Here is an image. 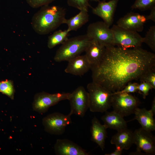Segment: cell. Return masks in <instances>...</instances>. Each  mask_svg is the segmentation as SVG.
<instances>
[{
  "label": "cell",
  "instance_id": "cell-3",
  "mask_svg": "<svg viewBox=\"0 0 155 155\" xmlns=\"http://www.w3.org/2000/svg\"><path fill=\"white\" fill-rule=\"evenodd\" d=\"M91 40L86 34L68 38L57 50L54 60L57 62L68 61L80 55L85 52Z\"/></svg>",
  "mask_w": 155,
  "mask_h": 155
},
{
  "label": "cell",
  "instance_id": "cell-19",
  "mask_svg": "<svg viewBox=\"0 0 155 155\" xmlns=\"http://www.w3.org/2000/svg\"><path fill=\"white\" fill-rule=\"evenodd\" d=\"M107 129L104 124L100 123L96 117L92 119L91 128V140L96 143L102 150L104 148L107 137Z\"/></svg>",
  "mask_w": 155,
  "mask_h": 155
},
{
  "label": "cell",
  "instance_id": "cell-21",
  "mask_svg": "<svg viewBox=\"0 0 155 155\" xmlns=\"http://www.w3.org/2000/svg\"><path fill=\"white\" fill-rule=\"evenodd\" d=\"M88 11L81 10L74 16L69 19H66L64 24L68 27L67 29L70 32L77 31L87 23L89 20Z\"/></svg>",
  "mask_w": 155,
  "mask_h": 155
},
{
  "label": "cell",
  "instance_id": "cell-12",
  "mask_svg": "<svg viewBox=\"0 0 155 155\" xmlns=\"http://www.w3.org/2000/svg\"><path fill=\"white\" fill-rule=\"evenodd\" d=\"M146 21V16L131 12L120 18L117 25L127 30L140 32L143 30Z\"/></svg>",
  "mask_w": 155,
  "mask_h": 155
},
{
  "label": "cell",
  "instance_id": "cell-20",
  "mask_svg": "<svg viewBox=\"0 0 155 155\" xmlns=\"http://www.w3.org/2000/svg\"><path fill=\"white\" fill-rule=\"evenodd\" d=\"M134 114L135 116L133 120H137L142 128L150 132L155 130L154 115L150 110H148L145 108H140L138 107Z\"/></svg>",
  "mask_w": 155,
  "mask_h": 155
},
{
  "label": "cell",
  "instance_id": "cell-24",
  "mask_svg": "<svg viewBox=\"0 0 155 155\" xmlns=\"http://www.w3.org/2000/svg\"><path fill=\"white\" fill-rule=\"evenodd\" d=\"M143 42L155 52V26H152L149 29L145 36L143 37Z\"/></svg>",
  "mask_w": 155,
  "mask_h": 155
},
{
  "label": "cell",
  "instance_id": "cell-8",
  "mask_svg": "<svg viewBox=\"0 0 155 155\" xmlns=\"http://www.w3.org/2000/svg\"><path fill=\"white\" fill-rule=\"evenodd\" d=\"M70 93H57L51 94L43 92L35 95L32 106L34 111L40 113L46 112L49 108L59 102L68 100Z\"/></svg>",
  "mask_w": 155,
  "mask_h": 155
},
{
  "label": "cell",
  "instance_id": "cell-31",
  "mask_svg": "<svg viewBox=\"0 0 155 155\" xmlns=\"http://www.w3.org/2000/svg\"><path fill=\"white\" fill-rule=\"evenodd\" d=\"M150 14L146 16V20H151L153 22H155V6L151 9Z\"/></svg>",
  "mask_w": 155,
  "mask_h": 155
},
{
  "label": "cell",
  "instance_id": "cell-2",
  "mask_svg": "<svg viewBox=\"0 0 155 155\" xmlns=\"http://www.w3.org/2000/svg\"><path fill=\"white\" fill-rule=\"evenodd\" d=\"M65 14V9L61 7L49 5L42 6L32 18V28L39 34H48L64 24Z\"/></svg>",
  "mask_w": 155,
  "mask_h": 155
},
{
  "label": "cell",
  "instance_id": "cell-9",
  "mask_svg": "<svg viewBox=\"0 0 155 155\" xmlns=\"http://www.w3.org/2000/svg\"><path fill=\"white\" fill-rule=\"evenodd\" d=\"M86 34L91 40L97 41L105 46H113V35L111 28L103 21L90 24Z\"/></svg>",
  "mask_w": 155,
  "mask_h": 155
},
{
  "label": "cell",
  "instance_id": "cell-30",
  "mask_svg": "<svg viewBox=\"0 0 155 155\" xmlns=\"http://www.w3.org/2000/svg\"><path fill=\"white\" fill-rule=\"evenodd\" d=\"M139 84L137 83L129 82L126 86L121 90L115 92V93H134L137 91Z\"/></svg>",
  "mask_w": 155,
  "mask_h": 155
},
{
  "label": "cell",
  "instance_id": "cell-1",
  "mask_svg": "<svg viewBox=\"0 0 155 155\" xmlns=\"http://www.w3.org/2000/svg\"><path fill=\"white\" fill-rule=\"evenodd\" d=\"M105 47L101 61L91 67L92 81L113 93L121 90L129 82L140 80L155 69V54L141 47Z\"/></svg>",
  "mask_w": 155,
  "mask_h": 155
},
{
  "label": "cell",
  "instance_id": "cell-7",
  "mask_svg": "<svg viewBox=\"0 0 155 155\" xmlns=\"http://www.w3.org/2000/svg\"><path fill=\"white\" fill-rule=\"evenodd\" d=\"M55 112L48 115L42 120V124L47 133L53 135H60L64 133L66 127L71 123V116Z\"/></svg>",
  "mask_w": 155,
  "mask_h": 155
},
{
  "label": "cell",
  "instance_id": "cell-5",
  "mask_svg": "<svg viewBox=\"0 0 155 155\" xmlns=\"http://www.w3.org/2000/svg\"><path fill=\"white\" fill-rule=\"evenodd\" d=\"M113 35V46L125 49L140 47L143 37L138 32L127 30L117 25L111 28Z\"/></svg>",
  "mask_w": 155,
  "mask_h": 155
},
{
  "label": "cell",
  "instance_id": "cell-10",
  "mask_svg": "<svg viewBox=\"0 0 155 155\" xmlns=\"http://www.w3.org/2000/svg\"><path fill=\"white\" fill-rule=\"evenodd\" d=\"M133 133L134 144L137 146L134 154H155V137L151 132L141 127L136 129Z\"/></svg>",
  "mask_w": 155,
  "mask_h": 155
},
{
  "label": "cell",
  "instance_id": "cell-11",
  "mask_svg": "<svg viewBox=\"0 0 155 155\" xmlns=\"http://www.w3.org/2000/svg\"><path fill=\"white\" fill-rule=\"evenodd\" d=\"M68 100L70 106V113L83 117L89 105L88 93L85 88L82 86L77 87L71 93Z\"/></svg>",
  "mask_w": 155,
  "mask_h": 155
},
{
  "label": "cell",
  "instance_id": "cell-15",
  "mask_svg": "<svg viewBox=\"0 0 155 155\" xmlns=\"http://www.w3.org/2000/svg\"><path fill=\"white\" fill-rule=\"evenodd\" d=\"M68 61L65 72L75 75H83L91 67V65L85 55H79Z\"/></svg>",
  "mask_w": 155,
  "mask_h": 155
},
{
  "label": "cell",
  "instance_id": "cell-32",
  "mask_svg": "<svg viewBox=\"0 0 155 155\" xmlns=\"http://www.w3.org/2000/svg\"><path fill=\"white\" fill-rule=\"evenodd\" d=\"M122 150L120 149L116 148V149L113 152L105 154L106 155H121L122 153Z\"/></svg>",
  "mask_w": 155,
  "mask_h": 155
},
{
  "label": "cell",
  "instance_id": "cell-26",
  "mask_svg": "<svg viewBox=\"0 0 155 155\" xmlns=\"http://www.w3.org/2000/svg\"><path fill=\"white\" fill-rule=\"evenodd\" d=\"M89 0H67L68 5L76 8L80 11H88L89 7H91L89 3Z\"/></svg>",
  "mask_w": 155,
  "mask_h": 155
},
{
  "label": "cell",
  "instance_id": "cell-27",
  "mask_svg": "<svg viewBox=\"0 0 155 155\" xmlns=\"http://www.w3.org/2000/svg\"><path fill=\"white\" fill-rule=\"evenodd\" d=\"M141 82L148 83L153 89H155V69L146 73L139 80Z\"/></svg>",
  "mask_w": 155,
  "mask_h": 155
},
{
  "label": "cell",
  "instance_id": "cell-17",
  "mask_svg": "<svg viewBox=\"0 0 155 155\" xmlns=\"http://www.w3.org/2000/svg\"><path fill=\"white\" fill-rule=\"evenodd\" d=\"M105 46L97 41L91 40L86 48L85 55L91 65V67L98 64L102 59L105 51Z\"/></svg>",
  "mask_w": 155,
  "mask_h": 155
},
{
  "label": "cell",
  "instance_id": "cell-23",
  "mask_svg": "<svg viewBox=\"0 0 155 155\" xmlns=\"http://www.w3.org/2000/svg\"><path fill=\"white\" fill-rule=\"evenodd\" d=\"M15 92L13 83L11 80H7L0 81V92L13 100Z\"/></svg>",
  "mask_w": 155,
  "mask_h": 155
},
{
  "label": "cell",
  "instance_id": "cell-16",
  "mask_svg": "<svg viewBox=\"0 0 155 155\" xmlns=\"http://www.w3.org/2000/svg\"><path fill=\"white\" fill-rule=\"evenodd\" d=\"M111 143L116 148L127 150L134 144L133 133L127 128L119 131L112 137Z\"/></svg>",
  "mask_w": 155,
  "mask_h": 155
},
{
  "label": "cell",
  "instance_id": "cell-28",
  "mask_svg": "<svg viewBox=\"0 0 155 155\" xmlns=\"http://www.w3.org/2000/svg\"><path fill=\"white\" fill-rule=\"evenodd\" d=\"M153 88L148 83L144 82H141L138 85L137 91L142 95L143 98L145 99L146 96L148 95L150 90Z\"/></svg>",
  "mask_w": 155,
  "mask_h": 155
},
{
  "label": "cell",
  "instance_id": "cell-22",
  "mask_svg": "<svg viewBox=\"0 0 155 155\" xmlns=\"http://www.w3.org/2000/svg\"><path fill=\"white\" fill-rule=\"evenodd\" d=\"M69 32L67 29L55 31L48 37L47 46L50 49L62 44L68 39Z\"/></svg>",
  "mask_w": 155,
  "mask_h": 155
},
{
  "label": "cell",
  "instance_id": "cell-13",
  "mask_svg": "<svg viewBox=\"0 0 155 155\" xmlns=\"http://www.w3.org/2000/svg\"><path fill=\"white\" fill-rule=\"evenodd\" d=\"M119 1H100L96 7L92 8V12L101 18L109 27L113 22L114 14Z\"/></svg>",
  "mask_w": 155,
  "mask_h": 155
},
{
  "label": "cell",
  "instance_id": "cell-34",
  "mask_svg": "<svg viewBox=\"0 0 155 155\" xmlns=\"http://www.w3.org/2000/svg\"><path fill=\"white\" fill-rule=\"evenodd\" d=\"M89 1H96V2H99V1H100V0H89Z\"/></svg>",
  "mask_w": 155,
  "mask_h": 155
},
{
  "label": "cell",
  "instance_id": "cell-25",
  "mask_svg": "<svg viewBox=\"0 0 155 155\" xmlns=\"http://www.w3.org/2000/svg\"><path fill=\"white\" fill-rule=\"evenodd\" d=\"M155 6V0H135L131 8L144 11L151 9Z\"/></svg>",
  "mask_w": 155,
  "mask_h": 155
},
{
  "label": "cell",
  "instance_id": "cell-6",
  "mask_svg": "<svg viewBox=\"0 0 155 155\" xmlns=\"http://www.w3.org/2000/svg\"><path fill=\"white\" fill-rule=\"evenodd\" d=\"M140 103L137 97L129 93H113L111 106L113 111L123 117L134 114Z\"/></svg>",
  "mask_w": 155,
  "mask_h": 155
},
{
  "label": "cell",
  "instance_id": "cell-4",
  "mask_svg": "<svg viewBox=\"0 0 155 155\" xmlns=\"http://www.w3.org/2000/svg\"><path fill=\"white\" fill-rule=\"evenodd\" d=\"M87 88L91 112L103 113L110 108L113 92L93 81L87 85Z\"/></svg>",
  "mask_w": 155,
  "mask_h": 155
},
{
  "label": "cell",
  "instance_id": "cell-33",
  "mask_svg": "<svg viewBox=\"0 0 155 155\" xmlns=\"http://www.w3.org/2000/svg\"><path fill=\"white\" fill-rule=\"evenodd\" d=\"M153 113L154 115L155 113V98H154L152 104L151 109L150 110Z\"/></svg>",
  "mask_w": 155,
  "mask_h": 155
},
{
  "label": "cell",
  "instance_id": "cell-14",
  "mask_svg": "<svg viewBox=\"0 0 155 155\" xmlns=\"http://www.w3.org/2000/svg\"><path fill=\"white\" fill-rule=\"evenodd\" d=\"M54 149L57 155H89L88 153L78 145L67 139L57 140L54 145Z\"/></svg>",
  "mask_w": 155,
  "mask_h": 155
},
{
  "label": "cell",
  "instance_id": "cell-29",
  "mask_svg": "<svg viewBox=\"0 0 155 155\" xmlns=\"http://www.w3.org/2000/svg\"><path fill=\"white\" fill-rule=\"evenodd\" d=\"M55 0H26L29 5L33 8H37L49 5Z\"/></svg>",
  "mask_w": 155,
  "mask_h": 155
},
{
  "label": "cell",
  "instance_id": "cell-18",
  "mask_svg": "<svg viewBox=\"0 0 155 155\" xmlns=\"http://www.w3.org/2000/svg\"><path fill=\"white\" fill-rule=\"evenodd\" d=\"M101 117L104 125L107 128L120 131L127 128L126 121L123 117L113 111L111 112H105Z\"/></svg>",
  "mask_w": 155,
  "mask_h": 155
}]
</instances>
